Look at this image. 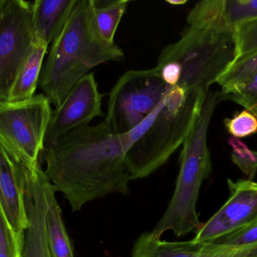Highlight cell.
<instances>
[{"mask_svg":"<svg viewBox=\"0 0 257 257\" xmlns=\"http://www.w3.org/2000/svg\"><path fill=\"white\" fill-rule=\"evenodd\" d=\"M123 50L101 36L90 0H77L61 34L42 65L39 86L55 108L72 86L93 68L109 61L123 62Z\"/></svg>","mask_w":257,"mask_h":257,"instance_id":"obj_3","label":"cell"},{"mask_svg":"<svg viewBox=\"0 0 257 257\" xmlns=\"http://www.w3.org/2000/svg\"><path fill=\"white\" fill-rule=\"evenodd\" d=\"M257 20V0H204L191 9L188 26L199 30L234 32L235 27Z\"/></svg>","mask_w":257,"mask_h":257,"instance_id":"obj_12","label":"cell"},{"mask_svg":"<svg viewBox=\"0 0 257 257\" xmlns=\"http://www.w3.org/2000/svg\"><path fill=\"white\" fill-rule=\"evenodd\" d=\"M257 74V51L235 62L220 77L217 84L223 95H226Z\"/></svg>","mask_w":257,"mask_h":257,"instance_id":"obj_19","label":"cell"},{"mask_svg":"<svg viewBox=\"0 0 257 257\" xmlns=\"http://www.w3.org/2000/svg\"><path fill=\"white\" fill-rule=\"evenodd\" d=\"M96 27L102 37L114 43V35L127 9L126 0H90Z\"/></svg>","mask_w":257,"mask_h":257,"instance_id":"obj_18","label":"cell"},{"mask_svg":"<svg viewBox=\"0 0 257 257\" xmlns=\"http://www.w3.org/2000/svg\"><path fill=\"white\" fill-rule=\"evenodd\" d=\"M57 190L49 179L45 184L46 235L51 257H74V248L56 198Z\"/></svg>","mask_w":257,"mask_h":257,"instance_id":"obj_17","label":"cell"},{"mask_svg":"<svg viewBox=\"0 0 257 257\" xmlns=\"http://www.w3.org/2000/svg\"><path fill=\"white\" fill-rule=\"evenodd\" d=\"M25 177V167L0 143V205L18 235H24L28 227L24 202Z\"/></svg>","mask_w":257,"mask_h":257,"instance_id":"obj_13","label":"cell"},{"mask_svg":"<svg viewBox=\"0 0 257 257\" xmlns=\"http://www.w3.org/2000/svg\"><path fill=\"white\" fill-rule=\"evenodd\" d=\"M166 3L169 4L174 5V6H180V5H184L187 3V0H166Z\"/></svg>","mask_w":257,"mask_h":257,"instance_id":"obj_26","label":"cell"},{"mask_svg":"<svg viewBox=\"0 0 257 257\" xmlns=\"http://www.w3.org/2000/svg\"><path fill=\"white\" fill-rule=\"evenodd\" d=\"M228 133L235 138H242L257 134V118L248 110L238 113L232 119L224 120Z\"/></svg>","mask_w":257,"mask_h":257,"instance_id":"obj_24","label":"cell"},{"mask_svg":"<svg viewBox=\"0 0 257 257\" xmlns=\"http://www.w3.org/2000/svg\"><path fill=\"white\" fill-rule=\"evenodd\" d=\"M234 36L236 45L235 62L242 60L250 54L256 52L257 20L235 27Z\"/></svg>","mask_w":257,"mask_h":257,"instance_id":"obj_21","label":"cell"},{"mask_svg":"<svg viewBox=\"0 0 257 257\" xmlns=\"http://www.w3.org/2000/svg\"><path fill=\"white\" fill-rule=\"evenodd\" d=\"M77 0L32 2V36L52 44L61 34Z\"/></svg>","mask_w":257,"mask_h":257,"instance_id":"obj_14","label":"cell"},{"mask_svg":"<svg viewBox=\"0 0 257 257\" xmlns=\"http://www.w3.org/2000/svg\"><path fill=\"white\" fill-rule=\"evenodd\" d=\"M214 244L223 245H248L257 243V222L239 229L237 232L222 237Z\"/></svg>","mask_w":257,"mask_h":257,"instance_id":"obj_25","label":"cell"},{"mask_svg":"<svg viewBox=\"0 0 257 257\" xmlns=\"http://www.w3.org/2000/svg\"><path fill=\"white\" fill-rule=\"evenodd\" d=\"M236 55L234 32L199 30L187 26L177 42L163 48L157 66L173 62L181 69L180 87L208 93L214 83L233 64Z\"/></svg>","mask_w":257,"mask_h":257,"instance_id":"obj_5","label":"cell"},{"mask_svg":"<svg viewBox=\"0 0 257 257\" xmlns=\"http://www.w3.org/2000/svg\"><path fill=\"white\" fill-rule=\"evenodd\" d=\"M214 243L194 241L169 242L156 238L151 232L142 234L135 241L132 257H217Z\"/></svg>","mask_w":257,"mask_h":257,"instance_id":"obj_15","label":"cell"},{"mask_svg":"<svg viewBox=\"0 0 257 257\" xmlns=\"http://www.w3.org/2000/svg\"><path fill=\"white\" fill-rule=\"evenodd\" d=\"M51 105L44 94L18 103L0 101V143L27 168L39 161L45 148Z\"/></svg>","mask_w":257,"mask_h":257,"instance_id":"obj_6","label":"cell"},{"mask_svg":"<svg viewBox=\"0 0 257 257\" xmlns=\"http://www.w3.org/2000/svg\"><path fill=\"white\" fill-rule=\"evenodd\" d=\"M32 40V2L6 0L0 9V101L9 98Z\"/></svg>","mask_w":257,"mask_h":257,"instance_id":"obj_8","label":"cell"},{"mask_svg":"<svg viewBox=\"0 0 257 257\" xmlns=\"http://www.w3.org/2000/svg\"><path fill=\"white\" fill-rule=\"evenodd\" d=\"M24 202L28 227L24 232L22 257H51L46 235V196L48 177L39 161L31 168L25 167Z\"/></svg>","mask_w":257,"mask_h":257,"instance_id":"obj_11","label":"cell"},{"mask_svg":"<svg viewBox=\"0 0 257 257\" xmlns=\"http://www.w3.org/2000/svg\"><path fill=\"white\" fill-rule=\"evenodd\" d=\"M168 88L157 66L126 71L110 92L105 122L115 134H127L154 113Z\"/></svg>","mask_w":257,"mask_h":257,"instance_id":"obj_7","label":"cell"},{"mask_svg":"<svg viewBox=\"0 0 257 257\" xmlns=\"http://www.w3.org/2000/svg\"><path fill=\"white\" fill-rule=\"evenodd\" d=\"M24 238L13 230L0 205V257H22Z\"/></svg>","mask_w":257,"mask_h":257,"instance_id":"obj_20","label":"cell"},{"mask_svg":"<svg viewBox=\"0 0 257 257\" xmlns=\"http://www.w3.org/2000/svg\"><path fill=\"white\" fill-rule=\"evenodd\" d=\"M103 94L99 91L94 72L80 78L68 92L63 104L53 110L45 137V147H49L72 130L89 125L102 117Z\"/></svg>","mask_w":257,"mask_h":257,"instance_id":"obj_9","label":"cell"},{"mask_svg":"<svg viewBox=\"0 0 257 257\" xmlns=\"http://www.w3.org/2000/svg\"><path fill=\"white\" fill-rule=\"evenodd\" d=\"M223 101L221 92H208L200 116L183 143L175 193L163 217L151 232L156 238H160L169 230L177 237L184 236L192 231L196 232L202 226L196 204L202 183L212 173L207 143L208 128L216 108Z\"/></svg>","mask_w":257,"mask_h":257,"instance_id":"obj_4","label":"cell"},{"mask_svg":"<svg viewBox=\"0 0 257 257\" xmlns=\"http://www.w3.org/2000/svg\"><path fill=\"white\" fill-rule=\"evenodd\" d=\"M228 142L232 148V162L246 176L253 178L257 172V151L249 149L244 142L235 137H230Z\"/></svg>","mask_w":257,"mask_h":257,"instance_id":"obj_22","label":"cell"},{"mask_svg":"<svg viewBox=\"0 0 257 257\" xmlns=\"http://www.w3.org/2000/svg\"><path fill=\"white\" fill-rule=\"evenodd\" d=\"M225 100H229L242 106L257 118V74L235 89L223 95Z\"/></svg>","mask_w":257,"mask_h":257,"instance_id":"obj_23","label":"cell"},{"mask_svg":"<svg viewBox=\"0 0 257 257\" xmlns=\"http://www.w3.org/2000/svg\"><path fill=\"white\" fill-rule=\"evenodd\" d=\"M48 47L45 41L33 37L30 51L15 78L7 101L21 102L34 96Z\"/></svg>","mask_w":257,"mask_h":257,"instance_id":"obj_16","label":"cell"},{"mask_svg":"<svg viewBox=\"0 0 257 257\" xmlns=\"http://www.w3.org/2000/svg\"><path fill=\"white\" fill-rule=\"evenodd\" d=\"M208 94L196 88L169 86L154 113L123 134L131 181L150 176L183 145L200 116Z\"/></svg>","mask_w":257,"mask_h":257,"instance_id":"obj_2","label":"cell"},{"mask_svg":"<svg viewBox=\"0 0 257 257\" xmlns=\"http://www.w3.org/2000/svg\"><path fill=\"white\" fill-rule=\"evenodd\" d=\"M128 149L124 135L115 134L105 120L84 125L45 148V174L72 211H81L108 195H128Z\"/></svg>","mask_w":257,"mask_h":257,"instance_id":"obj_1","label":"cell"},{"mask_svg":"<svg viewBox=\"0 0 257 257\" xmlns=\"http://www.w3.org/2000/svg\"><path fill=\"white\" fill-rule=\"evenodd\" d=\"M229 198L206 223H202L192 241L212 243L257 222V183L250 180H227Z\"/></svg>","mask_w":257,"mask_h":257,"instance_id":"obj_10","label":"cell"},{"mask_svg":"<svg viewBox=\"0 0 257 257\" xmlns=\"http://www.w3.org/2000/svg\"><path fill=\"white\" fill-rule=\"evenodd\" d=\"M6 0H0V9H1L2 6H3V5L5 4V3H6Z\"/></svg>","mask_w":257,"mask_h":257,"instance_id":"obj_27","label":"cell"}]
</instances>
